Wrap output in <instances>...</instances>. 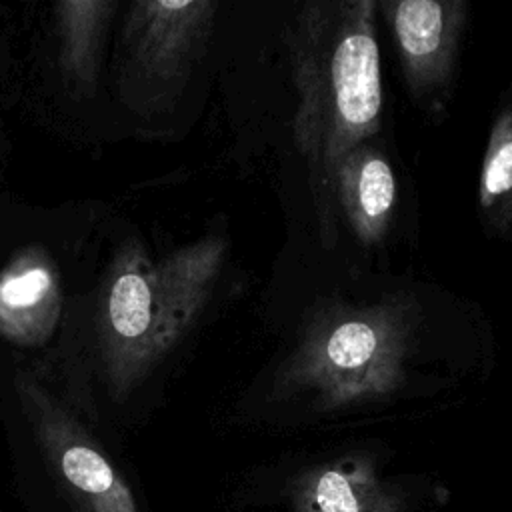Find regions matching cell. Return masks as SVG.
Here are the masks:
<instances>
[{"label":"cell","mask_w":512,"mask_h":512,"mask_svg":"<svg viewBox=\"0 0 512 512\" xmlns=\"http://www.w3.org/2000/svg\"><path fill=\"white\" fill-rule=\"evenodd\" d=\"M226 254L218 232L162 254L136 230L102 238L50 384L86 418H96L98 398L132 402L200 322Z\"/></svg>","instance_id":"obj_1"},{"label":"cell","mask_w":512,"mask_h":512,"mask_svg":"<svg viewBox=\"0 0 512 512\" xmlns=\"http://www.w3.org/2000/svg\"><path fill=\"white\" fill-rule=\"evenodd\" d=\"M372 0H316L288 30L296 88L294 146L306 162L318 226L334 238V170L346 152L376 136L382 120V74Z\"/></svg>","instance_id":"obj_2"},{"label":"cell","mask_w":512,"mask_h":512,"mask_svg":"<svg viewBox=\"0 0 512 512\" xmlns=\"http://www.w3.org/2000/svg\"><path fill=\"white\" fill-rule=\"evenodd\" d=\"M94 210H32L0 224V364L52 380L102 238Z\"/></svg>","instance_id":"obj_3"},{"label":"cell","mask_w":512,"mask_h":512,"mask_svg":"<svg viewBox=\"0 0 512 512\" xmlns=\"http://www.w3.org/2000/svg\"><path fill=\"white\" fill-rule=\"evenodd\" d=\"M416 324V302L404 292L372 302L322 304L278 366L274 388L318 410L384 400L406 380Z\"/></svg>","instance_id":"obj_4"},{"label":"cell","mask_w":512,"mask_h":512,"mask_svg":"<svg viewBox=\"0 0 512 512\" xmlns=\"http://www.w3.org/2000/svg\"><path fill=\"white\" fill-rule=\"evenodd\" d=\"M218 8L214 0L122 4L110 82L130 114L154 118L174 106L208 50Z\"/></svg>","instance_id":"obj_5"},{"label":"cell","mask_w":512,"mask_h":512,"mask_svg":"<svg viewBox=\"0 0 512 512\" xmlns=\"http://www.w3.org/2000/svg\"><path fill=\"white\" fill-rule=\"evenodd\" d=\"M0 368L36 448L80 512H138L128 482L86 426L88 418L36 372Z\"/></svg>","instance_id":"obj_6"},{"label":"cell","mask_w":512,"mask_h":512,"mask_svg":"<svg viewBox=\"0 0 512 512\" xmlns=\"http://www.w3.org/2000/svg\"><path fill=\"white\" fill-rule=\"evenodd\" d=\"M410 94L438 100L454 80L460 38L468 20L464 0H382Z\"/></svg>","instance_id":"obj_7"},{"label":"cell","mask_w":512,"mask_h":512,"mask_svg":"<svg viewBox=\"0 0 512 512\" xmlns=\"http://www.w3.org/2000/svg\"><path fill=\"white\" fill-rule=\"evenodd\" d=\"M120 8L118 0H58L50 4L54 70L72 96L96 94Z\"/></svg>","instance_id":"obj_8"},{"label":"cell","mask_w":512,"mask_h":512,"mask_svg":"<svg viewBox=\"0 0 512 512\" xmlns=\"http://www.w3.org/2000/svg\"><path fill=\"white\" fill-rule=\"evenodd\" d=\"M334 202L364 246L382 242L396 208L398 188L392 166L372 144L344 154L334 170Z\"/></svg>","instance_id":"obj_9"},{"label":"cell","mask_w":512,"mask_h":512,"mask_svg":"<svg viewBox=\"0 0 512 512\" xmlns=\"http://www.w3.org/2000/svg\"><path fill=\"white\" fill-rule=\"evenodd\" d=\"M298 512H398L400 502L362 460H340L304 476Z\"/></svg>","instance_id":"obj_10"},{"label":"cell","mask_w":512,"mask_h":512,"mask_svg":"<svg viewBox=\"0 0 512 512\" xmlns=\"http://www.w3.org/2000/svg\"><path fill=\"white\" fill-rule=\"evenodd\" d=\"M512 194V106L498 112L480 170L478 198L484 210Z\"/></svg>","instance_id":"obj_11"},{"label":"cell","mask_w":512,"mask_h":512,"mask_svg":"<svg viewBox=\"0 0 512 512\" xmlns=\"http://www.w3.org/2000/svg\"><path fill=\"white\" fill-rule=\"evenodd\" d=\"M6 68H8V56H6V46H4L2 34H0V76L4 74Z\"/></svg>","instance_id":"obj_12"}]
</instances>
